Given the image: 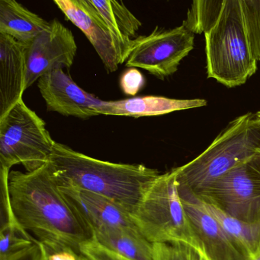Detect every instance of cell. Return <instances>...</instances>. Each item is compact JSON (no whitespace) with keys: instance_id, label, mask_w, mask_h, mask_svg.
I'll return each instance as SVG.
<instances>
[{"instance_id":"obj_1","label":"cell","mask_w":260,"mask_h":260,"mask_svg":"<svg viewBox=\"0 0 260 260\" xmlns=\"http://www.w3.org/2000/svg\"><path fill=\"white\" fill-rule=\"evenodd\" d=\"M11 208L18 225L53 250L80 247L93 239L84 221L63 195L49 164L32 172L9 176Z\"/></svg>"},{"instance_id":"obj_2","label":"cell","mask_w":260,"mask_h":260,"mask_svg":"<svg viewBox=\"0 0 260 260\" xmlns=\"http://www.w3.org/2000/svg\"><path fill=\"white\" fill-rule=\"evenodd\" d=\"M59 186L103 196L132 212L159 171L143 165L111 163L55 142L49 162Z\"/></svg>"},{"instance_id":"obj_3","label":"cell","mask_w":260,"mask_h":260,"mask_svg":"<svg viewBox=\"0 0 260 260\" xmlns=\"http://www.w3.org/2000/svg\"><path fill=\"white\" fill-rule=\"evenodd\" d=\"M205 38L208 77L233 88L256 73L259 61L252 50L241 0H224Z\"/></svg>"},{"instance_id":"obj_4","label":"cell","mask_w":260,"mask_h":260,"mask_svg":"<svg viewBox=\"0 0 260 260\" xmlns=\"http://www.w3.org/2000/svg\"><path fill=\"white\" fill-rule=\"evenodd\" d=\"M131 217L151 244H186L204 255L182 203L175 168L149 185Z\"/></svg>"},{"instance_id":"obj_5","label":"cell","mask_w":260,"mask_h":260,"mask_svg":"<svg viewBox=\"0 0 260 260\" xmlns=\"http://www.w3.org/2000/svg\"><path fill=\"white\" fill-rule=\"evenodd\" d=\"M254 114L232 120L212 143L192 161L175 168L180 187L197 192L238 164L256 154Z\"/></svg>"},{"instance_id":"obj_6","label":"cell","mask_w":260,"mask_h":260,"mask_svg":"<svg viewBox=\"0 0 260 260\" xmlns=\"http://www.w3.org/2000/svg\"><path fill=\"white\" fill-rule=\"evenodd\" d=\"M55 141L44 120L20 101L0 117V168L21 164L27 172L50 162Z\"/></svg>"},{"instance_id":"obj_7","label":"cell","mask_w":260,"mask_h":260,"mask_svg":"<svg viewBox=\"0 0 260 260\" xmlns=\"http://www.w3.org/2000/svg\"><path fill=\"white\" fill-rule=\"evenodd\" d=\"M193 193L232 216L248 222H259L260 156L256 154L241 162Z\"/></svg>"},{"instance_id":"obj_8","label":"cell","mask_w":260,"mask_h":260,"mask_svg":"<svg viewBox=\"0 0 260 260\" xmlns=\"http://www.w3.org/2000/svg\"><path fill=\"white\" fill-rule=\"evenodd\" d=\"M195 35L184 22L171 29L157 26L150 35L131 40L125 66L147 70L160 79L172 76L193 50Z\"/></svg>"},{"instance_id":"obj_9","label":"cell","mask_w":260,"mask_h":260,"mask_svg":"<svg viewBox=\"0 0 260 260\" xmlns=\"http://www.w3.org/2000/svg\"><path fill=\"white\" fill-rule=\"evenodd\" d=\"M66 18L86 37L99 55L107 73L119 69L128 59L129 46L122 42L96 9L82 0H53Z\"/></svg>"},{"instance_id":"obj_10","label":"cell","mask_w":260,"mask_h":260,"mask_svg":"<svg viewBox=\"0 0 260 260\" xmlns=\"http://www.w3.org/2000/svg\"><path fill=\"white\" fill-rule=\"evenodd\" d=\"M27 45L26 89L50 72L70 69L77 51L71 30L56 19Z\"/></svg>"},{"instance_id":"obj_11","label":"cell","mask_w":260,"mask_h":260,"mask_svg":"<svg viewBox=\"0 0 260 260\" xmlns=\"http://www.w3.org/2000/svg\"><path fill=\"white\" fill-rule=\"evenodd\" d=\"M179 192L189 222L201 244L206 259H249L207 210L201 199L186 188L179 186Z\"/></svg>"},{"instance_id":"obj_12","label":"cell","mask_w":260,"mask_h":260,"mask_svg":"<svg viewBox=\"0 0 260 260\" xmlns=\"http://www.w3.org/2000/svg\"><path fill=\"white\" fill-rule=\"evenodd\" d=\"M38 86L48 111L83 120L99 115L102 100L84 91L62 69L40 78Z\"/></svg>"},{"instance_id":"obj_13","label":"cell","mask_w":260,"mask_h":260,"mask_svg":"<svg viewBox=\"0 0 260 260\" xmlns=\"http://www.w3.org/2000/svg\"><path fill=\"white\" fill-rule=\"evenodd\" d=\"M59 186L69 204L91 232L102 228H137L131 212L112 200L78 188Z\"/></svg>"},{"instance_id":"obj_14","label":"cell","mask_w":260,"mask_h":260,"mask_svg":"<svg viewBox=\"0 0 260 260\" xmlns=\"http://www.w3.org/2000/svg\"><path fill=\"white\" fill-rule=\"evenodd\" d=\"M27 44L0 34V117L20 101L25 91Z\"/></svg>"},{"instance_id":"obj_15","label":"cell","mask_w":260,"mask_h":260,"mask_svg":"<svg viewBox=\"0 0 260 260\" xmlns=\"http://www.w3.org/2000/svg\"><path fill=\"white\" fill-rule=\"evenodd\" d=\"M224 0H192L183 22L195 34H205L216 22ZM253 54L260 59V0H241Z\"/></svg>"},{"instance_id":"obj_16","label":"cell","mask_w":260,"mask_h":260,"mask_svg":"<svg viewBox=\"0 0 260 260\" xmlns=\"http://www.w3.org/2000/svg\"><path fill=\"white\" fill-rule=\"evenodd\" d=\"M206 105L207 102L205 99H174L161 96H142L125 100L102 101L98 108V112L104 115L139 118L203 108Z\"/></svg>"},{"instance_id":"obj_17","label":"cell","mask_w":260,"mask_h":260,"mask_svg":"<svg viewBox=\"0 0 260 260\" xmlns=\"http://www.w3.org/2000/svg\"><path fill=\"white\" fill-rule=\"evenodd\" d=\"M93 241L130 260H154L153 244L137 228L109 227L92 232Z\"/></svg>"},{"instance_id":"obj_18","label":"cell","mask_w":260,"mask_h":260,"mask_svg":"<svg viewBox=\"0 0 260 260\" xmlns=\"http://www.w3.org/2000/svg\"><path fill=\"white\" fill-rule=\"evenodd\" d=\"M49 24L17 0H0V34L29 44Z\"/></svg>"},{"instance_id":"obj_19","label":"cell","mask_w":260,"mask_h":260,"mask_svg":"<svg viewBox=\"0 0 260 260\" xmlns=\"http://www.w3.org/2000/svg\"><path fill=\"white\" fill-rule=\"evenodd\" d=\"M203 201V200H201ZM235 245L248 258L260 251V221L248 222L232 216L217 206L203 201Z\"/></svg>"},{"instance_id":"obj_20","label":"cell","mask_w":260,"mask_h":260,"mask_svg":"<svg viewBox=\"0 0 260 260\" xmlns=\"http://www.w3.org/2000/svg\"><path fill=\"white\" fill-rule=\"evenodd\" d=\"M111 31L126 45L137 36L141 21L125 6L123 0H91Z\"/></svg>"},{"instance_id":"obj_21","label":"cell","mask_w":260,"mask_h":260,"mask_svg":"<svg viewBox=\"0 0 260 260\" xmlns=\"http://www.w3.org/2000/svg\"><path fill=\"white\" fill-rule=\"evenodd\" d=\"M38 241L18 223L0 226V260H17L33 250Z\"/></svg>"},{"instance_id":"obj_22","label":"cell","mask_w":260,"mask_h":260,"mask_svg":"<svg viewBox=\"0 0 260 260\" xmlns=\"http://www.w3.org/2000/svg\"><path fill=\"white\" fill-rule=\"evenodd\" d=\"M154 260H207L204 255L186 244H153Z\"/></svg>"},{"instance_id":"obj_23","label":"cell","mask_w":260,"mask_h":260,"mask_svg":"<svg viewBox=\"0 0 260 260\" xmlns=\"http://www.w3.org/2000/svg\"><path fill=\"white\" fill-rule=\"evenodd\" d=\"M145 84V77L137 68L131 67L125 70L121 76V88L127 95H136L143 88Z\"/></svg>"},{"instance_id":"obj_24","label":"cell","mask_w":260,"mask_h":260,"mask_svg":"<svg viewBox=\"0 0 260 260\" xmlns=\"http://www.w3.org/2000/svg\"><path fill=\"white\" fill-rule=\"evenodd\" d=\"M80 253L90 260H130L113 253L93 239L81 246Z\"/></svg>"},{"instance_id":"obj_25","label":"cell","mask_w":260,"mask_h":260,"mask_svg":"<svg viewBox=\"0 0 260 260\" xmlns=\"http://www.w3.org/2000/svg\"><path fill=\"white\" fill-rule=\"evenodd\" d=\"M39 251L40 244L39 242H38V245H37L33 250H31L27 254L24 255V256L17 260H35L36 259L37 256H38Z\"/></svg>"},{"instance_id":"obj_26","label":"cell","mask_w":260,"mask_h":260,"mask_svg":"<svg viewBox=\"0 0 260 260\" xmlns=\"http://www.w3.org/2000/svg\"><path fill=\"white\" fill-rule=\"evenodd\" d=\"M39 242V241H38ZM40 251L38 253V256H37L36 259L35 260H49L47 257V252H46L45 248H44V245L41 243H40Z\"/></svg>"},{"instance_id":"obj_27","label":"cell","mask_w":260,"mask_h":260,"mask_svg":"<svg viewBox=\"0 0 260 260\" xmlns=\"http://www.w3.org/2000/svg\"><path fill=\"white\" fill-rule=\"evenodd\" d=\"M254 123L255 126L259 129L260 128V111H258L256 114H254Z\"/></svg>"},{"instance_id":"obj_28","label":"cell","mask_w":260,"mask_h":260,"mask_svg":"<svg viewBox=\"0 0 260 260\" xmlns=\"http://www.w3.org/2000/svg\"><path fill=\"white\" fill-rule=\"evenodd\" d=\"M89 7L91 8V9H96V8L93 6V3H92L91 0H82Z\"/></svg>"},{"instance_id":"obj_29","label":"cell","mask_w":260,"mask_h":260,"mask_svg":"<svg viewBox=\"0 0 260 260\" xmlns=\"http://www.w3.org/2000/svg\"><path fill=\"white\" fill-rule=\"evenodd\" d=\"M248 260H260V251L259 252V253H256V254L255 255V256L249 258Z\"/></svg>"},{"instance_id":"obj_30","label":"cell","mask_w":260,"mask_h":260,"mask_svg":"<svg viewBox=\"0 0 260 260\" xmlns=\"http://www.w3.org/2000/svg\"><path fill=\"white\" fill-rule=\"evenodd\" d=\"M256 151V154H257L258 155L260 156V145L256 148V151Z\"/></svg>"},{"instance_id":"obj_31","label":"cell","mask_w":260,"mask_h":260,"mask_svg":"<svg viewBox=\"0 0 260 260\" xmlns=\"http://www.w3.org/2000/svg\"><path fill=\"white\" fill-rule=\"evenodd\" d=\"M82 260H90V259H88V258L85 257V256H84L83 255H82Z\"/></svg>"},{"instance_id":"obj_32","label":"cell","mask_w":260,"mask_h":260,"mask_svg":"<svg viewBox=\"0 0 260 260\" xmlns=\"http://www.w3.org/2000/svg\"><path fill=\"white\" fill-rule=\"evenodd\" d=\"M259 62H260V59H259Z\"/></svg>"}]
</instances>
